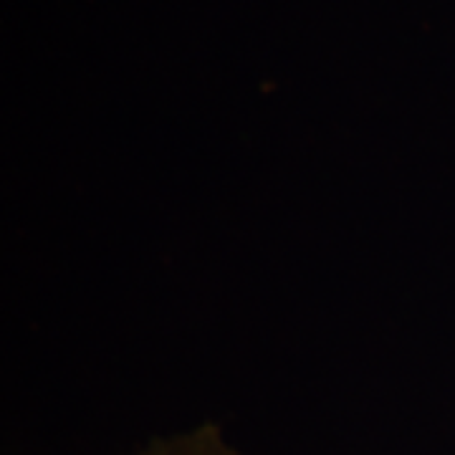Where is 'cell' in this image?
<instances>
[{
	"instance_id": "obj_1",
	"label": "cell",
	"mask_w": 455,
	"mask_h": 455,
	"mask_svg": "<svg viewBox=\"0 0 455 455\" xmlns=\"http://www.w3.org/2000/svg\"><path fill=\"white\" fill-rule=\"evenodd\" d=\"M130 455H245L233 443H228L218 425L205 423L193 430L164 435L145 443Z\"/></svg>"
}]
</instances>
